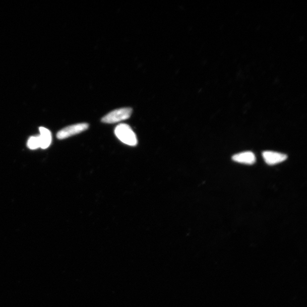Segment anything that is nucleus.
<instances>
[{
    "label": "nucleus",
    "instance_id": "obj_1",
    "mask_svg": "<svg viewBox=\"0 0 307 307\" xmlns=\"http://www.w3.org/2000/svg\"><path fill=\"white\" fill-rule=\"evenodd\" d=\"M115 135L124 144L129 146H135L137 145L138 141L135 133L127 124H121L115 128Z\"/></svg>",
    "mask_w": 307,
    "mask_h": 307
},
{
    "label": "nucleus",
    "instance_id": "obj_2",
    "mask_svg": "<svg viewBox=\"0 0 307 307\" xmlns=\"http://www.w3.org/2000/svg\"><path fill=\"white\" fill-rule=\"evenodd\" d=\"M133 110L131 108H122L114 110L105 115L101 121L106 124H114L121 122L131 117Z\"/></svg>",
    "mask_w": 307,
    "mask_h": 307
},
{
    "label": "nucleus",
    "instance_id": "obj_3",
    "mask_svg": "<svg viewBox=\"0 0 307 307\" xmlns=\"http://www.w3.org/2000/svg\"><path fill=\"white\" fill-rule=\"evenodd\" d=\"M88 128L89 125L87 123L73 125V126L67 127L60 131L57 133L56 136L59 140H64L86 131Z\"/></svg>",
    "mask_w": 307,
    "mask_h": 307
},
{
    "label": "nucleus",
    "instance_id": "obj_4",
    "mask_svg": "<svg viewBox=\"0 0 307 307\" xmlns=\"http://www.w3.org/2000/svg\"><path fill=\"white\" fill-rule=\"evenodd\" d=\"M262 155H263L265 162L269 165H274V164L283 162L287 158L286 154L271 151H265Z\"/></svg>",
    "mask_w": 307,
    "mask_h": 307
},
{
    "label": "nucleus",
    "instance_id": "obj_5",
    "mask_svg": "<svg viewBox=\"0 0 307 307\" xmlns=\"http://www.w3.org/2000/svg\"><path fill=\"white\" fill-rule=\"evenodd\" d=\"M232 159L234 162L247 164H253L256 161L255 155L252 151H245L234 155Z\"/></svg>",
    "mask_w": 307,
    "mask_h": 307
},
{
    "label": "nucleus",
    "instance_id": "obj_6",
    "mask_svg": "<svg viewBox=\"0 0 307 307\" xmlns=\"http://www.w3.org/2000/svg\"><path fill=\"white\" fill-rule=\"evenodd\" d=\"M40 135L39 136L40 148L46 149L50 146L52 142V135L50 131L46 128H39Z\"/></svg>",
    "mask_w": 307,
    "mask_h": 307
},
{
    "label": "nucleus",
    "instance_id": "obj_7",
    "mask_svg": "<svg viewBox=\"0 0 307 307\" xmlns=\"http://www.w3.org/2000/svg\"><path fill=\"white\" fill-rule=\"evenodd\" d=\"M27 146L31 150H35L40 148L39 136H32L29 138L27 142Z\"/></svg>",
    "mask_w": 307,
    "mask_h": 307
}]
</instances>
